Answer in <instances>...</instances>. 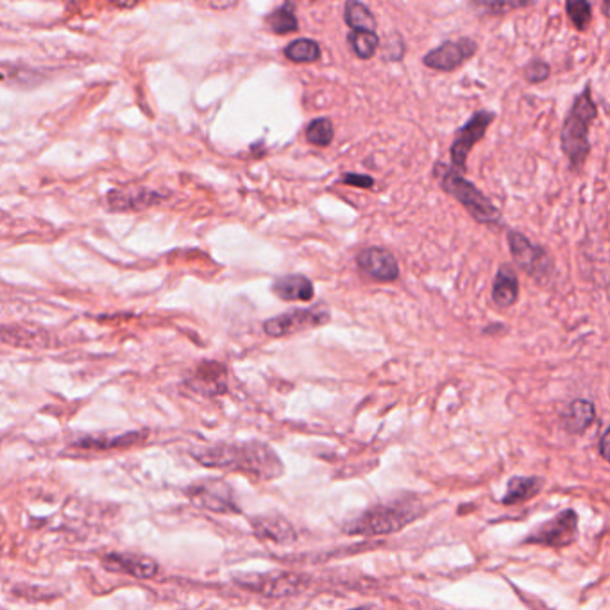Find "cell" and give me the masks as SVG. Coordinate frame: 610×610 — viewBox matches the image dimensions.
<instances>
[{
    "label": "cell",
    "mask_w": 610,
    "mask_h": 610,
    "mask_svg": "<svg viewBox=\"0 0 610 610\" xmlns=\"http://www.w3.org/2000/svg\"><path fill=\"white\" fill-rule=\"evenodd\" d=\"M192 457L204 467L241 471L261 482H269L283 475V464L276 451L258 440L239 444L219 442L208 448L193 449Z\"/></svg>",
    "instance_id": "1"
},
{
    "label": "cell",
    "mask_w": 610,
    "mask_h": 610,
    "mask_svg": "<svg viewBox=\"0 0 610 610\" xmlns=\"http://www.w3.org/2000/svg\"><path fill=\"white\" fill-rule=\"evenodd\" d=\"M598 117V106L591 95V86L587 84L582 93H578L564 119L560 131V147L573 171H580L591 154V125Z\"/></svg>",
    "instance_id": "2"
},
{
    "label": "cell",
    "mask_w": 610,
    "mask_h": 610,
    "mask_svg": "<svg viewBox=\"0 0 610 610\" xmlns=\"http://www.w3.org/2000/svg\"><path fill=\"white\" fill-rule=\"evenodd\" d=\"M421 514H423L421 501L414 496H405L367 508L364 514H360L344 526V532L349 536H364V537L389 536L403 530Z\"/></svg>",
    "instance_id": "3"
},
{
    "label": "cell",
    "mask_w": 610,
    "mask_h": 610,
    "mask_svg": "<svg viewBox=\"0 0 610 610\" xmlns=\"http://www.w3.org/2000/svg\"><path fill=\"white\" fill-rule=\"evenodd\" d=\"M464 172L457 171L455 167H448L444 163L435 165V178H438L442 190L458 201L469 215L480 224H497L501 221L499 210L488 199L484 192H480L475 184L467 182Z\"/></svg>",
    "instance_id": "4"
},
{
    "label": "cell",
    "mask_w": 610,
    "mask_h": 610,
    "mask_svg": "<svg viewBox=\"0 0 610 610\" xmlns=\"http://www.w3.org/2000/svg\"><path fill=\"white\" fill-rule=\"evenodd\" d=\"M331 313L324 305L311 306V308H296L290 311H285L281 315H276L272 319H267L263 322V331L269 337L280 339V337H290L300 331L311 330L324 326L330 320Z\"/></svg>",
    "instance_id": "5"
},
{
    "label": "cell",
    "mask_w": 610,
    "mask_h": 610,
    "mask_svg": "<svg viewBox=\"0 0 610 610\" xmlns=\"http://www.w3.org/2000/svg\"><path fill=\"white\" fill-rule=\"evenodd\" d=\"M237 584L263 596H296L308 587V578L296 573H254L237 576Z\"/></svg>",
    "instance_id": "6"
},
{
    "label": "cell",
    "mask_w": 610,
    "mask_h": 610,
    "mask_svg": "<svg viewBox=\"0 0 610 610\" xmlns=\"http://www.w3.org/2000/svg\"><path fill=\"white\" fill-rule=\"evenodd\" d=\"M188 499L204 510L217 514H239L241 508L235 501L233 488L230 484L219 478H204L197 480L186 488Z\"/></svg>",
    "instance_id": "7"
},
{
    "label": "cell",
    "mask_w": 610,
    "mask_h": 610,
    "mask_svg": "<svg viewBox=\"0 0 610 610\" xmlns=\"http://www.w3.org/2000/svg\"><path fill=\"white\" fill-rule=\"evenodd\" d=\"M578 536V516L575 510L567 508L558 512L539 528L532 530L525 537V545H539L548 548H566L575 543Z\"/></svg>",
    "instance_id": "8"
},
{
    "label": "cell",
    "mask_w": 610,
    "mask_h": 610,
    "mask_svg": "<svg viewBox=\"0 0 610 610\" xmlns=\"http://www.w3.org/2000/svg\"><path fill=\"white\" fill-rule=\"evenodd\" d=\"M508 247L512 252L514 261L519 269H523L530 278H534L539 283H545L551 278V258L548 252L541 247L530 242L523 233L519 231H508Z\"/></svg>",
    "instance_id": "9"
},
{
    "label": "cell",
    "mask_w": 610,
    "mask_h": 610,
    "mask_svg": "<svg viewBox=\"0 0 610 610\" xmlns=\"http://www.w3.org/2000/svg\"><path fill=\"white\" fill-rule=\"evenodd\" d=\"M496 121V113L492 112H477L467 123L462 127H458L449 154H451V163L457 171L466 172L467 171V158L473 151V147L486 136L490 123Z\"/></svg>",
    "instance_id": "10"
},
{
    "label": "cell",
    "mask_w": 610,
    "mask_h": 610,
    "mask_svg": "<svg viewBox=\"0 0 610 610\" xmlns=\"http://www.w3.org/2000/svg\"><path fill=\"white\" fill-rule=\"evenodd\" d=\"M478 44L471 38H458L440 44L423 56V64L435 72H455L475 58Z\"/></svg>",
    "instance_id": "11"
},
{
    "label": "cell",
    "mask_w": 610,
    "mask_h": 610,
    "mask_svg": "<svg viewBox=\"0 0 610 610\" xmlns=\"http://www.w3.org/2000/svg\"><path fill=\"white\" fill-rule=\"evenodd\" d=\"M184 385L188 390L206 398L221 396L228 392V369L213 360L201 362L186 378Z\"/></svg>",
    "instance_id": "12"
},
{
    "label": "cell",
    "mask_w": 610,
    "mask_h": 610,
    "mask_svg": "<svg viewBox=\"0 0 610 610\" xmlns=\"http://www.w3.org/2000/svg\"><path fill=\"white\" fill-rule=\"evenodd\" d=\"M357 263L376 281H396L399 278L396 256L383 247H367L357 256Z\"/></svg>",
    "instance_id": "13"
},
{
    "label": "cell",
    "mask_w": 610,
    "mask_h": 610,
    "mask_svg": "<svg viewBox=\"0 0 610 610\" xmlns=\"http://www.w3.org/2000/svg\"><path fill=\"white\" fill-rule=\"evenodd\" d=\"M103 566L108 571L131 575L140 580L154 578L160 569V566L152 558L136 553H110L103 556Z\"/></svg>",
    "instance_id": "14"
},
{
    "label": "cell",
    "mask_w": 610,
    "mask_h": 610,
    "mask_svg": "<svg viewBox=\"0 0 610 610\" xmlns=\"http://www.w3.org/2000/svg\"><path fill=\"white\" fill-rule=\"evenodd\" d=\"M251 526L260 539L272 541L276 545H292L298 537L294 526L287 519L274 514L252 517Z\"/></svg>",
    "instance_id": "15"
},
{
    "label": "cell",
    "mask_w": 610,
    "mask_h": 610,
    "mask_svg": "<svg viewBox=\"0 0 610 610\" xmlns=\"http://www.w3.org/2000/svg\"><path fill=\"white\" fill-rule=\"evenodd\" d=\"M145 435L147 431H142V429L127 431L121 435H86V437L75 438L72 446L81 448V449H92V451H110V449H121V448L133 446L143 440Z\"/></svg>",
    "instance_id": "16"
},
{
    "label": "cell",
    "mask_w": 610,
    "mask_h": 610,
    "mask_svg": "<svg viewBox=\"0 0 610 610\" xmlns=\"http://www.w3.org/2000/svg\"><path fill=\"white\" fill-rule=\"evenodd\" d=\"M519 300V280L516 271L503 263L494 278L492 285V301L499 308H510Z\"/></svg>",
    "instance_id": "17"
},
{
    "label": "cell",
    "mask_w": 610,
    "mask_h": 610,
    "mask_svg": "<svg viewBox=\"0 0 610 610\" xmlns=\"http://www.w3.org/2000/svg\"><path fill=\"white\" fill-rule=\"evenodd\" d=\"M274 294L283 301H311L313 300V283L303 274H287L274 281Z\"/></svg>",
    "instance_id": "18"
},
{
    "label": "cell",
    "mask_w": 610,
    "mask_h": 610,
    "mask_svg": "<svg viewBox=\"0 0 610 610\" xmlns=\"http://www.w3.org/2000/svg\"><path fill=\"white\" fill-rule=\"evenodd\" d=\"M562 427L573 435L584 433L596 419V408L587 399H575L562 414Z\"/></svg>",
    "instance_id": "19"
},
{
    "label": "cell",
    "mask_w": 610,
    "mask_h": 610,
    "mask_svg": "<svg viewBox=\"0 0 610 610\" xmlns=\"http://www.w3.org/2000/svg\"><path fill=\"white\" fill-rule=\"evenodd\" d=\"M545 487V480L539 477H514L508 480L505 497L501 499L503 505H519L532 497H536Z\"/></svg>",
    "instance_id": "20"
},
{
    "label": "cell",
    "mask_w": 610,
    "mask_h": 610,
    "mask_svg": "<svg viewBox=\"0 0 610 610\" xmlns=\"http://www.w3.org/2000/svg\"><path fill=\"white\" fill-rule=\"evenodd\" d=\"M539 0H469V4L487 16H503L523 7H530Z\"/></svg>",
    "instance_id": "21"
},
{
    "label": "cell",
    "mask_w": 610,
    "mask_h": 610,
    "mask_svg": "<svg viewBox=\"0 0 610 610\" xmlns=\"http://www.w3.org/2000/svg\"><path fill=\"white\" fill-rule=\"evenodd\" d=\"M346 24L353 31H376V18L370 9L360 0H348L346 4Z\"/></svg>",
    "instance_id": "22"
},
{
    "label": "cell",
    "mask_w": 610,
    "mask_h": 610,
    "mask_svg": "<svg viewBox=\"0 0 610 610\" xmlns=\"http://www.w3.org/2000/svg\"><path fill=\"white\" fill-rule=\"evenodd\" d=\"M348 42L360 60H370L379 47V38L374 31H351Z\"/></svg>",
    "instance_id": "23"
},
{
    "label": "cell",
    "mask_w": 610,
    "mask_h": 610,
    "mask_svg": "<svg viewBox=\"0 0 610 610\" xmlns=\"http://www.w3.org/2000/svg\"><path fill=\"white\" fill-rule=\"evenodd\" d=\"M566 13L576 31L585 33L593 22V5L589 0H566Z\"/></svg>",
    "instance_id": "24"
},
{
    "label": "cell",
    "mask_w": 610,
    "mask_h": 610,
    "mask_svg": "<svg viewBox=\"0 0 610 610\" xmlns=\"http://www.w3.org/2000/svg\"><path fill=\"white\" fill-rule=\"evenodd\" d=\"M267 24L269 27L278 33V34H287V33H294L298 29V18L294 15V7L292 4H285L283 7L272 11L267 16Z\"/></svg>",
    "instance_id": "25"
},
{
    "label": "cell",
    "mask_w": 610,
    "mask_h": 610,
    "mask_svg": "<svg viewBox=\"0 0 610 610\" xmlns=\"http://www.w3.org/2000/svg\"><path fill=\"white\" fill-rule=\"evenodd\" d=\"M285 56L294 63H313L320 58V47L313 40H296L285 49Z\"/></svg>",
    "instance_id": "26"
},
{
    "label": "cell",
    "mask_w": 610,
    "mask_h": 610,
    "mask_svg": "<svg viewBox=\"0 0 610 610\" xmlns=\"http://www.w3.org/2000/svg\"><path fill=\"white\" fill-rule=\"evenodd\" d=\"M306 140L311 145H319V147L330 145L333 140V123H330V119H317L310 123L306 129Z\"/></svg>",
    "instance_id": "27"
},
{
    "label": "cell",
    "mask_w": 610,
    "mask_h": 610,
    "mask_svg": "<svg viewBox=\"0 0 610 610\" xmlns=\"http://www.w3.org/2000/svg\"><path fill=\"white\" fill-rule=\"evenodd\" d=\"M549 74H551V68H549L548 63L537 60V58L526 63V66L523 70V75H525L526 83H530V84L545 83L548 79Z\"/></svg>",
    "instance_id": "28"
},
{
    "label": "cell",
    "mask_w": 610,
    "mask_h": 610,
    "mask_svg": "<svg viewBox=\"0 0 610 610\" xmlns=\"http://www.w3.org/2000/svg\"><path fill=\"white\" fill-rule=\"evenodd\" d=\"M342 183L359 186V188H372L374 180L370 176H364V174H346L342 178Z\"/></svg>",
    "instance_id": "29"
},
{
    "label": "cell",
    "mask_w": 610,
    "mask_h": 610,
    "mask_svg": "<svg viewBox=\"0 0 610 610\" xmlns=\"http://www.w3.org/2000/svg\"><path fill=\"white\" fill-rule=\"evenodd\" d=\"M600 453L604 457V460H607L610 464V428L602 435V440H600Z\"/></svg>",
    "instance_id": "30"
},
{
    "label": "cell",
    "mask_w": 610,
    "mask_h": 610,
    "mask_svg": "<svg viewBox=\"0 0 610 610\" xmlns=\"http://www.w3.org/2000/svg\"><path fill=\"white\" fill-rule=\"evenodd\" d=\"M602 11L607 18H610V0H602Z\"/></svg>",
    "instance_id": "31"
}]
</instances>
